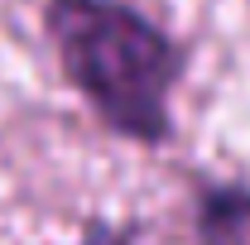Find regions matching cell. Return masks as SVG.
I'll list each match as a JSON object with an SVG mask.
<instances>
[{
  "label": "cell",
  "instance_id": "3",
  "mask_svg": "<svg viewBox=\"0 0 250 245\" xmlns=\"http://www.w3.org/2000/svg\"><path fill=\"white\" fill-rule=\"evenodd\" d=\"M82 245H125L121 236H111V231H96V236H87Z\"/></svg>",
  "mask_w": 250,
  "mask_h": 245
},
{
  "label": "cell",
  "instance_id": "2",
  "mask_svg": "<svg viewBox=\"0 0 250 245\" xmlns=\"http://www.w3.org/2000/svg\"><path fill=\"white\" fill-rule=\"evenodd\" d=\"M197 245H250V187H207L197 197Z\"/></svg>",
  "mask_w": 250,
  "mask_h": 245
},
{
  "label": "cell",
  "instance_id": "1",
  "mask_svg": "<svg viewBox=\"0 0 250 245\" xmlns=\"http://www.w3.org/2000/svg\"><path fill=\"white\" fill-rule=\"evenodd\" d=\"M43 29L53 39L62 77L92 111L135 144L173 135V87L183 48L125 0H48Z\"/></svg>",
  "mask_w": 250,
  "mask_h": 245
}]
</instances>
